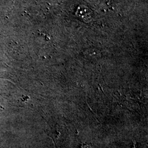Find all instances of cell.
Instances as JSON below:
<instances>
[{
  "label": "cell",
  "instance_id": "cell-1",
  "mask_svg": "<svg viewBox=\"0 0 148 148\" xmlns=\"http://www.w3.org/2000/svg\"><path fill=\"white\" fill-rule=\"evenodd\" d=\"M77 16L84 21H90L93 17V13L90 9L84 5H81L76 13Z\"/></svg>",
  "mask_w": 148,
  "mask_h": 148
},
{
  "label": "cell",
  "instance_id": "cell-2",
  "mask_svg": "<svg viewBox=\"0 0 148 148\" xmlns=\"http://www.w3.org/2000/svg\"><path fill=\"white\" fill-rule=\"evenodd\" d=\"M81 148H93V147H92L91 146H90L89 145H82L81 146Z\"/></svg>",
  "mask_w": 148,
  "mask_h": 148
}]
</instances>
